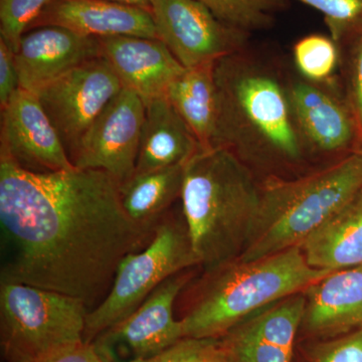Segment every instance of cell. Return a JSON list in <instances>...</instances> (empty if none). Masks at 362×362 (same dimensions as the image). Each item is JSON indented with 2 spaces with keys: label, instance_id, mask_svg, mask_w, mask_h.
Segmentation results:
<instances>
[{
  "label": "cell",
  "instance_id": "1",
  "mask_svg": "<svg viewBox=\"0 0 362 362\" xmlns=\"http://www.w3.org/2000/svg\"><path fill=\"white\" fill-rule=\"evenodd\" d=\"M0 223L13 247L1 281L68 295L89 311L110 292L124 258L156 233L131 220L120 182L106 171L32 173L4 156Z\"/></svg>",
  "mask_w": 362,
  "mask_h": 362
},
{
  "label": "cell",
  "instance_id": "2",
  "mask_svg": "<svg viewBox=\"0 0 362 362\" xmlns=\"http://www.w3.org/2000/svg\"><path fill=\"white\" fill-rule=\"evenodd\" d=\"M261 187L225 147L201 149L185 164L180 199L192 250L204 270L239 258L251 235Z\"/></svg>",
  "mask_w": 362,
  "mask_h": 362
},
{
  "label": "cell",
  "instance_id": "3",
  "mask_svg": "<svg viewBox=\"0 0 362 362\" xmlns=\"http://www.w3.org/2000/svg\"><path fill=\"white\" fill-rule=\"evenodd\" d=\"M330 273L309 265L300 247L249 263L235 259L206 271L180 319L183 337H218L251 314L305 291Z\"/></svg>",
  "mask_w": 362,
  "mask_h": 362
},
{
  "label": "cell",
  "instance_id": "4",
  "mask_svg": "<svg viewBox=\"0 0 362 362\" xmlns=\"http://www.w3.org/2000/svg\"><path fill=\"white\" fill-rule=\"evenodd\" d=\"M214 77L218 97L214 147L230 149L240 159L246 151L285 160L301 158L304 143L287 87L273 74L238 52L216 62Z\"/></svg>",
  "mask_w": 362,
  "mask_h": 362
},
{
  "label": "cell",
  "instance_id": "5",
  "mask_svg": "<svg viewBox=\"0 0 362 362\" xmlns=\"http://www.w3.org/2000/svg\"><path fill=\"white\" fill-rule=\"evenodd\" d=\"M362 189V154L293 180H272L261 187L256 220L243 263L258 261L294 247Z\"/></svg>",
  "mask_w": 362,
  "mask_h": 362
},
{
  "label": "cell",
  "instance_id": "6",
  "mask_svg": "<svg viewBox=\"0 0 362 362\" xmlns=\"http://www.w3.org/2000/svg\"><path fill=\"white\" fill-rule=\"evenodd\" d=\"M89 309L80 300L37 286L1 281L0 332L8 362H30L85 342Z\"/></svg>",
  "mask_w": 362,
  "mask_h": 362
},
{
  "label": "cell",
  "instance_id": "7",
  "mask_svg": "<svg viewBox=\"0 0 362 362\" xmlns=\"http://www.w3.org/2000/svg\"><path fill=\"white\" fill-rule=\"evenodd\" d=\"M194 266L199 264L183 216L177 220L168 211L147 247L124 258L109 294L88 312L85 342L130 316L164 281Z\"/></svg>",
  "mask_w": 362,
  "mask_h": 362
},
{
  "label": "cell",
  "instance_id": "8",
  "mask_svg": "<svg viewBox=\"0 0 362 362\" xmlns=\"http://www.w3.org/2000/svg\"><path fill=\"white\" fill-rule=\"evenodd\" d=\"M122 89L108 62L99 57L35 92L70 159L83 136Z\"/></svg>",
  "mask_w": 362,
  "mask_h": 362
},
{
  "label": "cell",
  "instance_id": "9",
  "mask_svg": "<svg viewBox=\"0 0 362 362\" xmlns=\"http://www.w3.org/2000/svg\"><path fill=\"white\" fill-rule=\"evenodd\" d=\"M185 271L156 288L130 316L98 335L90 344L103 362H131L156 356L183 337L175 304L189 281Z\"/></svg>",
  "mask_w": 362,
  "mask_h": 362
},
{
  "label": "cell",
  "instance_id": "10",
  "mask_svg": "<svg viewBox=\"0 0 362 362\" xmlns=\"http://www.w3.org/2000/svg\"><path fill=\"white\" fill-rule=\"evenodd\" d=\"M149 11L157 37L187 69L240 52L247 39L199 0H150Z\"/></svg>",
  "mask_w": 362,
  "mask_h": 362
},
{
  "label": "cell",
  "instance_id": "11",
  "mask_svg": "<svg viewBox=\"0 0 362 362\" xmlns=\"http://www.w3.org/2000/svg\"><path fill=\"white\" fill-rule=\"evenodd\" d=\"M145 110L142 98L123 88L83 136L71 156L74 166L106 171L120 185L130 180L136 170Z\"/></svg>",
  "mask_w": 362,
  "mask_h": 362
},
{
  "label": "cell",
  "instance_id": "12",
  "mask_svg": "<svg viewBox=\"0 0 362 362\" xmlns=\"http://www.w3.org/2000/svg\"><path fill=\"white\" fill-rule=\"evenodd\" d=\"M0 156L32 173L75 168L37 94L21 88L1 110Z\"/></svg>",
  "mask_w": 362,
  "mask_h": 362
},
{
  "label": "cell",
  "instance_id": "13",
  "mask_svg": "<svg viewBox=\"0 0 362 362\" xmlns=\"http://www.w3.org/2000/svg\"><path fill=\"white\" fill-rule=\"evenodd\" d=\"M99 57L101 45L97 37L62 26H42L25 33L14 52L20 88L35 93L66 71Z\"/></svg>",
  "mask_w": 362,
  "mask_h": 362
},
{
  "label": "cell",
  "instance_id": "14",
  "mask_svg": "<svg viewBox=\"0 0 362 362\" xmlns=\"http://www.w3.org/2000/svg\"><path fill=\"white\" fill-rule=\"evenodd\" d=\"M287 90L304 146L333 153L349 148L361 139V131L349 104L309 81H294Z\"/></svg>",
  "mask_w": 362,
  "mask_h": 362
},
{
  "label": "cell",
  "instance_id": "15",
  "mask_svg": "<svg viewBox=\"0 0 362 362\" xmlns=\"http://www.w3.org/2000/svg\"><path fill=\"white\" fill-rule=\"evenodd\" d=\"M100 40L102 57L120 78L123 88L139 95L145 103L164 96L185 70L159 39L110 37Z\"/></svg>",
  "mask_w": 362,
  "mask_h": 362
},
{
  "label": "cell",
  "instance_id": "16",
  "mask_svg": "<svg viewBox=\"0 0 362 362\" xmlns=\"http://www.w3.org/2000/svg\"><path fill=\"white\" fill-rule=\"evenodd\" d=\"M33 23L62 26L97 39H158L149 11L110 0H54Z\"/></svg>",
  "mask_w": 362,
  "mask_h": 362
},
{
  "label": "cell",
  "instance_id": "17",
  "mask_svg": "<svg viewBox=\"0 0 362 362\" xmlns=\"http://www.w3.org/2000/svg\"><path fill=\"white\" fill-rule=\"evenodd\" d=\"M303 292L265 307L233 338V356L239 362H291L295 337L303 322Z\"/></svg>",
  "mask_w": 362,
  "mask_h": 362
},
{
  "label": "cell",
  "instance_id": "18",
  "mask_svg": "<svg viewBox=\"0 0 362 362\" xmlns=\"http://www.w3.org/2000/svg\"><path fill=\"white\" fill-rule=\"evenodd\" d=\"M135 173L185 164L201 150L166 95L147 102Z\"/></svg>",
  "mask_w": 362,
  "mask_h": 362
},
{
  "label": "cell",
  "instance_id": "19",
  "mask_svg": "<svg viewBox=\"0 0 362 362\" xmlns=\"http://www.w3.org/2000/svg\"><path fill=\"white\" fill-rule=\"evenodd\" d=\"M309 265L337 272L362 265V189L301 245Z\"/></svg>",
  "mask_w": 362,
  "mask_h": 362
},
{
  "label": "cell",
  "instance_id": "20",
  "mask_svg": "<svg viewBox=\"0 0 362 362\" xmlns=\"http://www.w3.org/2000/svg\"><path fill=\"white\" fill-rule=\"evenodd\" d=\"M303 320L311 329H342L362 323V265L328 274L305 290Z\"/></svg>",
  "mask_w": 362,
  "mask_h": 362
},
{
  "label": "cell",
  "instance_id": "21",
  "mask_svg": "<svg viewBox=\"0 0 362 362\" xmlns=\"http://www.w3.org/2000/svg\"><path fill=\"white\" fill-rule=\"evenodd\" d=\"M214 63L185 68L169 86L166 97L187 123L202 149L214 147L218 97Z\"/></svg>",
  "mask_w": 362,
  "mask_h": 362
},
{
  "label": "cell",
  "instance_id": "22",
  "mask_svg": "<svg viewBox=\"0 0 362 362\" xmlns=\"http://www.w3.org/2000/svg\"><path fill=\"white\" fill-rule=\"evenodd\" d=\"M185 164L134 173L120 185L126 213L138 225L156 230L177 197L180 199Z\"/></svg>",
  "mask_w": 362,
  "mask_h": 362
},
{
  "label": "cell",
  "instance_id": "23",
  "mask_svg": "<svg viewBox=\"0 0 362 362\" xmlns=\"http://www.w3.org/2000/svg\"><path fill=\"white\" fill-rule=\"evenodd\" d=\"M295 65L312 83L327 81L338 65L337 42L322 35H311L298 40L293 49Z\"/></svg>",
  "mask_w": 362,
  "mask_h": 362
},
{
  "label": "cell",
  "instance_id": "24",
  "mask_svg": "<svg viewBox=\"0 0 362 362\" xmlns=\"http://www.w3.org/2000/svg\"><path fill=\"white\" fill-rule=\"evenodd\" d=\"M226 25L247 33L265 28L277 0H199Z\"/></svg>",
  "mask_w": 362,
  "mask_h": 362
},
{
  "label": "cell",
  "instance_id": "25",
  "mask_svg": "<svg viewBox=\"0 0 362 362\" xmlns=\"http://www.w3.org/2000/svg\"><path fill=\"white\" fill-rule=\"evenodd\" d=\"M322 14L335 42L362 33V0H299Z\"/></svg>",
  "mask_w": 362,
  "mask_h": 362
},
{
  "label": "cell",
  "instance_id": "26",
  "mask_svg": "<svg viewBox=\"0 0 362 362\" xmlns=\"http://www.w3.org/2000/svg\"><path fill=\"white\" fill-rule=\"evenodd\" d=\"M54 0H0V39L18 51L26 28Z\"/></svg>",
  "mask_w": 362,
  "mask_h": 362
},
{
  "label": "cell",
  "instance_id": "27",
  "mask_svg": "<svg viewBox=\"0 0 362 362\" xmlns=\"http://www.w3.org/2000/svg\"><path fill=\"white\" fill-rule=\"evenodd\" d=\"M20 89V78L14 52L0 39V108L4 109L9 100Z\"/></svg>",
  "mask_w": 362,
  "mask_h": 362
},
{
  "label": "cell",
  "instance_id": "28",
  "mask_svg": "<svg viewBox=\"0 0 362 362\" xmlns=\"http://www.w3.org/2000/svg\"><path fill=\"white\" fill-rule=\"evenodd\" d=\"M349 105L358 125L362 139V33L352 54Z\"/></svg>",
  "mask_w": 362,
  "mask_h": 362
},
{
  "label": "cell",
  "instance_id": "29",
  "mask_svg": "<svg viewBox=\"0 0 362 362\" xmlns=\"http://www.w3.org/2000/svg\"><path fill=\"white\" fill-rule=\"evenodd\" d=\"M177 362H230L225 347L214 338L201 339L199 344Z\"/></svg>",
  "mask_w": 362,
  "mask_h": 362
},
{
  "label": "cell",
  "instance_id": "30",
  "mask_svg": "<svg viewBox=\"0 0 362 362\" xmlns=\"http://www.w3.org/2000/svg\"><path fill=\"white\" fill-rule=\"evenodd\" d=\"M30 362H103L90 343L83 342Z\"/></svg>",
  "mask_w": 362,
  "mask_h": 362
},
{
  "label": "cell",
  "instance_id": "31",
  "mask_svg": "<svg viewBox=\"0 0 362 362\" xmlns=\"http://www.w3.org/2000/svg\"><path fill=\"white\" fill-rule=\"evenodd\" d=\"M322 362H362V330L331 349Z\"/></svg>",
  "mask_w": 362,
  "mask_h": 362
},
{
  "label": "cell",
  "instance_id": "32",
  "mask_svg": "<svg viewBox=\"0 0 362 362\" xmlns=\"http://www.w3.org/2000/svg\"><path fill=\"white\" fill-rule=\"evenodd\" d=\"M199 340L201 339L185 338V339L180 340L173 346L169 347L168 349L164 350L156 356L131 362H177L181 357L185 356L190 350L194 349L199 344Z\"/></svg>",
  "mask_w": 362,
  "mask_h": 362
},
{
  "label": "cell",
  "instance_id": "33",
  "mask_svg": "<svg viewBox=\"0 0 362 362\" xmlns=\"http://www.w3.org/2000/svg\"><path fill=\"white\" fill-rule=\"evenodd\" d=\"M110 1L119 2V4H127V6L141 7V8H150V0H110Z\"/></svg>",
  "mask_w": 362,
  "mask_h": 362
},
{
  "label": "cell",
  "instance_id": "34",
  "mask_svg": "<svg viewBox=\"0 0 362 362\" xmlns=\"http://www.w3.org/2000/svg\"><path fill=\"white\" fill-rule=\"evenodd\" d=\"M359 152H361V153L362 154V146H361V148L358 150Z\"/></svg>",
  "mask_w": 362,
  "mask_h": 362
}]
</instances>
